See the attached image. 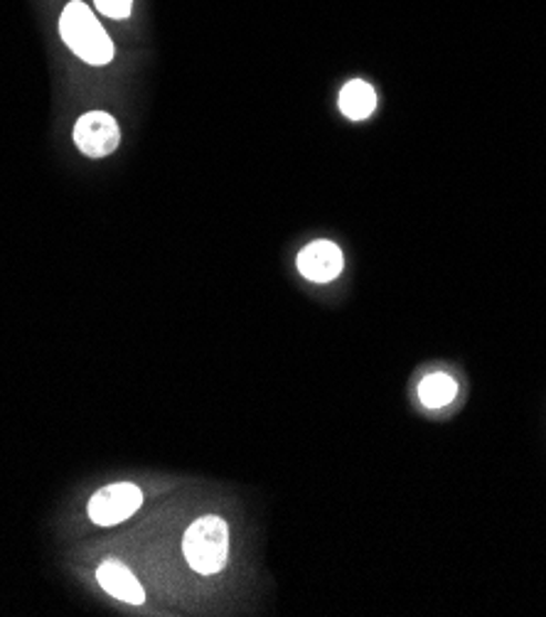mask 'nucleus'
Listing matches in <instances>:
<instances>
[{
  "label": "nucleus",
  "mask_w": 546,
  "mask_h": 617,
  "mask_svg": "<svg viewBox=\"0 0 546 617\" xmlns=\"http://www.w3.org/2000/svg\"><path fill=\"white\" fill-rule=\"evenodd\" d=\"M96 580L109 596H114L116 600H124L128 605H141L146 600V593H143L138 578L131 574V570L121 564L116 558L104 561L96 570Z\"/></svg>",
  "instance_id": "423d86ee"
},
{
  "label": "nucleus",
  "mask_w": 546,
  "mask_h": 617,
  "mask_svg": "<svg viewBox=\"0 0 546 617\" xmlns=\"http://www.w3.org/2000/svg\"><path fill=\"white\" fill-rule=\"evenodd\" d=\"M60 35L66 42V48L86 64L102 66L114 60V42H111L102 22L92 13V8L80 3V0H72L62 10Z\"/></svg>",
  "instance_id": "f257e3e1"
},
{
  "label": "nucleus",
  "mask_w": 546,
  "mask_h": 617,
  "mask_svg": "<svg viewBox=\"0 0 546 617\" xmlns=\"http://www.w3.org/2000/svg\"><path fill=\"white\" fill-rule=\"evenodd\" d=\"M374 109H377V94L370 84L352 80L342 86L340 111L344 116L352 121H362L367 116H372Z\"/></svg>",
  "instance_id": "0eeeda50"
},
{
  "label": "nucleus",
  "mask_w": 546,
  "mask_h": 617,
  "mask_svg": "<svg viewBox=\"0 0 546 617\" xmlns=\"http://www.w3.org/2000/svg\"><path fill=\"white\" fill-rule=\"evenodd\" d=\"M459 394V384H455V379L436 372V374H429L423 377V381L419 384V399L426 409H443L449 407V403Z\"/></svg>",
  "instance_id": "6e6552de"
},
{
  "label": "nucleus",
  "mask_w": 546,
  "mask_h": 617,
  "mask_svg": "<svg viewBox=\"0 0 546 617\" xmlns=\"http://www.w3.org/2000/svg\"><path fill=\"white\" fill-rule=\"evenodd\" d=\"M74 143L89 158H106L121 143V128L106 111H89L74 126Z\"/></svg>",
  "instance_id": "20e7f679"
},
{
  "label": "nucleus",
  "mask_w": 546,
  "mask_h": 617,
  "mask_svg": "<svg viewBox=\"0 0 546 617\" xmlns=\"http://www.w3.org/2000/svg\"><path fill=\"white\" fill-rule=\"evenodd\" d=\"M143 504V492L131 485V482H116L99 490L96 495L89 500V520L99 526H114L126 522L131 514H136Z\"/></svg>",
  "instance_id": "7ed1b4c3"
},
{
  "label": "nucleus",
  "mask_w": 546,
  "mask_h": 617,
  "mask_svg": "<svg viewBox=\"0 0 546 617\" xmlns=\"http://www.w3.org/2000/svg\"><path fill=\"white\" fill-rule=\"evenodd\" d=\"M99 13H104L106 18H114V20H124L131 16V8H133V0H94Z\"/></svg>",
  "instance_id": "1a4fd4ad"
},
{
  "label": "nucleus",
  "mask_w": 546,
  "mask_h": 617,
  "mask_svg": "<svg viewBox=\"0 0 546 617\" xmlns=\"http://www.w3.org/2000/svg\"><path fill=\"white\" fill-rule=\"evenodd\" d=\"M183 554L195 574L215 576L227 566L229 526L219 517L197 520L183 538Z\"/></svg>",
  "instance_id": "f03ea898"
},
{
  "label": "nucleus",
  "mask_w": 546,
  "mask_h": 617,
  "mask_svg": "<svg viewBox=\"0 0 546 617\" xmlns=\"http://www.w3.org/2000/svg\"><path fill=\"white\" fill-rule=\"evenodd\" d=\"M344 266L342 251L338 244L332 241H313L308 244L303 251L298 254V271L303 278L313 280V284H330L332 278H338Z\"/></svg>",
  "instance_id": "39448f33"
}]
</instances>
